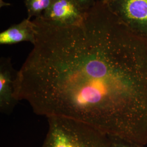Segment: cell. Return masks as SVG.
<instances>
[{"instance_id": "ba28073f", "label": "cell", "mask_w": 147, "mask_h": 147, "mask_svg": "<svg viewBox=\"0 0 147 147\" xmlns=\"http://www.w3.org/2000/svg\"><path fill=\"white\" fill-rule=\"evenodd\" d=\"M108 136L111 147H145L142 144L121 137L114 136Z\"/></svg>"}, {"instance_id": "9c48e42d", "label": "cell", "mask_w": 147, "mask_h": 147, "mask_svg": "<svg viewBox=\"0 0 147 147\" xmlns=\"http://www.w3.org/2000/svg\"><path fill=\"white\" fill-rule=\"evenodd\" d=\"M79 7L84 10L87 11L94 5L96 1L94 0H72Z\"/></svg>"}, {"instance_id": "277c9868", "label": "cell", "mask_w": 147, "mask_h": 147, "mask_svg": "<svg viewBox=\"0 0 147 147\" xmlns=\"http://www.w3.org/2000/svg\"><path fill=\"white\" fill-rule=\"evenodd\" d=\"M18 71L9 58H2L0 64V110L8 114L18 102L16 97V79Z\"/></svg>"}, {"instance_id": "52a82bcc", "label": "cell", "mask_w": 147, "mask_h": 147, "mask_svg": "<svg viewBox=\"0 0 147 147\" xmlns=\"http://www.w3.org/2000/svg\"><path fill=\"white\" fill-rule=\"evenodd\" d=\"M53 0H25L28 18L32 16L39 18L51 5Z\"/></svg>"}, {"instance_id": "8992f818", "label": "cell", "mask_w": 147, "mask_h": 147, "mask_svg": "<svg viewBox=\"0 0 147 147\" xmlns=\"http://www.w3.org/2000/svg\"><path fill=\"white\" fill-rule=\"evenodd\" d=\"M22 42H29L33 45L36 42L34 24L26 19L0 33L1 45H11Z\"/></svg>"}, {"instance_id": "6da1fadb", "label": "cell", "mask_w": 147, "mask_h": 147, "mask_svg": "<svg viewBox=\"0 0 147 147\" xmlns=\"http://www.w3.org/2000/svg\"><path fill=\"white\" fill-rule=\"evenodd\" d=\"M33 22L36 42L17 71V101L37 115L72 119L147 145V37L103 0L74 25Z\"/></svg>"}, {"instance_id": "5b68a950", "label": "cell", "mask_w": 147, "mask_h": 147, "mask_svg": "<svg viewBox=\"0 0 147 147\" xmlns=\"http://www.w3.org/2000/svg\"><path fill=\"white\" fill-rule=\"evenodd\" d=\"M85 11L72 0H53L40 18L59 24L71 25L83 19Z\"/></svg>"}, {"instance_id": "7a4b0ae2", "label": "cell", "mask_w": 147, "mask_h": 147, "mask_svg": "<svg viewBox=\"0 0 147 147\" xmlns=\"http://www.w3.org/2000/svg\"><path fill=\"white\" fill-rule=\"evenodd\" d=\"M42 147H111L109 136L82 122L65 117L47 118Z\"/></svg>"}, {"instance_id": "3957f363", "label": "cell", "mask_w": 147, "mask_h": 147, "mask_svg": "<svg viewBox=\"0 0 147 147\" xmlns=\"http://www.w3.org/2000/svg\"><path fill=\"white\" fill-rule=\"evenodd\" d=\"M132 31L147 37V0H103Z\"/></svg>"}]
</instances>
